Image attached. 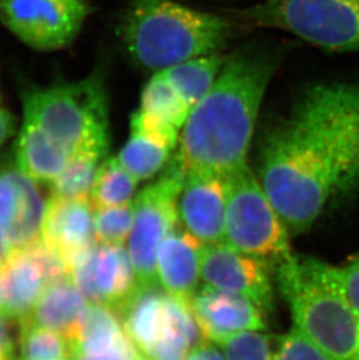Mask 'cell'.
I'll use <instances>...</instances> for the list:
<instances>
[{
    "label": "cell",
    "mask_w": 359,
    "mask_h": 360,
    "mask_svg": "<svg viewBox=\"0 0 359 360\" xmlns=\"http://www.w3.org/2000/svg\"><path fill=\"white\" fill-rule=\"evenodd\" d=\"M231 34L232 24L227 18L175 0H127L118 25L126 54L138 67L153 72L220 53Z\"/></svg>",
    "instance_id": "3"
},
{
    "label": "cell",
    "mask_w": 359,
    "mask_h": 360,
    "mask_svg": "<svg viewBox=\"0 0 359 360\" xmlns=\"http://www.w3.org/2000/svg\"><path fill=\"white\" fill-rule=\"evenodd\" d=\"M279 283L295 328L334 360H359V315L337 276V267L316 259L279 264Z\"/></svg>",
    "instance_id": "4"
},
{
    "label": "cell",
    "mask_w": 359,
    "mask_h": 360,
    "mask_svg": "<svg viewBox=\"0 0 359 360\" xmlns=\"http://www.w3.org/2000/svg\"><path fill=\"white\" fill-rule=\"evenodd\" d=\"M126 337L122 320L115 310L89 302L77 333L69 344L72 354H90L115 347Z\"/></svg>",
    "instance_id": "23"
},
{
    "label": "cell",
    "mask_w": 359,
    "mask_h": 360,
    "mask_svg": "<svg viewBox=\"0 0 359 360\" xmlns=\"http://www.w3.org/2000/svg\"><path fill=\"white\" fill-rule=\"evenodd\" d=\"M125 333L153 360H183L204 342L190 303L156 287L138 289L119 310Z\"/></svg>",
    "instance_id": "8"
},
{
    "label": "cell",
    "mask_w": 359,
    "mask_h": 360,
    "mask_svg": "<svg viewBox=\"0 0 359 360\" xmlns=\"http://www.w3.org/2000/svg\"><path fill=\"white\" fill-rule=\"evenodd\" d=\"M191 352L197 360H227L222 350H218L214 343L208 340L194 347Z\"/></svg>",
    "instance_id": "36"
},
{
    "label": "cell",
    "mask_w": 359,
    "mask_h": 360,
    "mask_svg": "<svg viewBox=\"0 0 359 360\" xmlns=\"http://www.w3.org/2000/svg\"><path fill=\"white\" fill-rule=\"evenodd\" d=\"M23 112V118L34 122L69 157L80 153L108 155L110 118L102 72H92L78 81L26 89Z\"/></svg>",
    "instance_id": "5"
},
{
    "label": "cell",
    "mask_w": 359,
    "mask_h": 360,
    "mask_svg": "<svg viewBox=\"0 0 359 360\" xmlns=\"http://www.w3.org/2000/svg\"><path fill=\"white\" fill-rule=\"evenodd\" d=\"M173 148L144 133L131 129L129 139L119 152V162L136 179L149 180L170 162Z\"/></svg>",
    "instance_id": "24"
},
{
    "label": "cell",
    "mask_w": 359,
    "mask_h": 360,
    "mask_svg": "<svg viewBox=\"0 0 359 360\" xmlns=\"http://www.w3.org/2000/svg\"><path fill=\"white\" fill-rule=\"evenodd\" d=\"M70 278L88 302L115 311L138 290L132 262L124 246L94 245L73 265Z\"/></svg>",
    "instance_id": "12"
},
{
    "label": "cell",
    "mask_w": 359,
    "mask_h": 360,
    "mask_svg": "<svg viewBox=\"0 0 359 360\" xmlns=\"http://www.w3.org/2000/svg\"><path fill=\"white\" fill-rule=\"evenodd\" d=\"M8 322L10 320L0 311V360H13L14 358L15 347Z\"/></svg>",
    "instance_id": "34"
},
{
    "label": "cell",
    "mask_w": 359,
    "mask_h": 360,
    "mask_svg": "<svg viewBox=\"0 0 359 360\" xmlns=\"http://www.w3.org/2000/svg\"><path fill=\"white\" fill-rule=\"evenodd\" d=\"M204 340L216 344L241 331L266 329L264 311L250 300L204 285L190 301Z\"/></svg>",
    "instance_id": "16"
},
{
    "label": "cell",
    "mask_w": 359,
    "mask_h": 360,
    "mask_svg": "<svg viewBox=\"0 0 359 360\" xmlns=\"http://www.w3.org/2000/svg\"><path fill=\"white\" fill-rule=\"evenodd\" d=\"M215 345L220 347L227 360H277L271 337L257 330L234 333Z\"/></svg>",
    "instance_id": "30"
},
{
    "label": "cell",
    "mask_w": 359,
    "mask_h": 360,
    "mask_svg": "<svg viewBox=\"0 0 359 360\" xmlns=\"http://www.w3.org/2000/svg\"><path fill=\"white\" fill-rule=\"evenodd\" d=\"M89 14L85 0H0V24L39 51L70 46Z\"/></svg>",
    "instance_id": "11"
},
{
    "label": "cell",
    "mask_w": 359,
    "mask_h": 360,
    "mask_svg": "<svg viewBox=\"0 0 359 360\" xmlns=\"http://www.w3.org/2000/svg\"><path fill=\"white\" fill-rule=\"evenodd\" d=\"M186 177V167L177 153L167 163L159 179L144 188L133 200V223L127 251L138 289L159 285L156 253L161 241L177 230V203Z\"/></svg>",
    "instance_id": "10"
},
{
    "label": "cell",
    "mask_w": 359,
    "mask_h": 360,
    "mask_svg": "<svg viewBox=\"0 0 359 360\" xmlns=\"http://www.w3.org/2000/svg\"><path fill=\"white\" fill-rule=\"evenodd\" d=\"M18 131L19 129L15 115L0 105V150L11 138L18 134Z\"/></svg>",
    "instance_id": "35"
},
{
    "label": "cell",
    "mask_w": 359,
    "mask_h": 360,
    "mask_svg": "<svg viewBox=\"0 0 359 360\" xmlns=\"http://www.w3.org/2000/svg\"><path fill=\"white\" fill-rule=\"evenodd\" d=\"M203 245L187 231H174L161 241L156 253V279L163 292L190 302L201 278Z\"/></svg>",
    "instance_id": "18"
},
{
    "label": "cell",
    "mask_w": 359,
    "mask_h": 360,
    "mask_svg": "<svg viewBox=\"0 0 359 360\" xmlns=\"http://www.w3.org/2000/svg\"><path fill=\"white\" fill-rule=\"evenodd\" d=\"M177 205L184 231L204 245L223 243L227 216V191L223 177L187 173Z\"/></svg>",
    "instance_id": "15"
},
{
    "label": "cell",
    "mask_w": 359,
    "mask_h": 360,
    "mask_svg": "<svg viewBox=\"0 0 359 360\" xmlns=\"http://www.w3.org/2000/svg\"><path fill=\"white\" fill-rule=\"evenodd\" d=\"M46 203L37 181L15 165L0 166V233L12 250L40 240Z\"/></svg>",
    "instance_id": "14"
},
{
    "label": "cell",
    "mask_w": 359,
    "mask_h": 360,
    "mask_svg": "<svg viewBox=\"0 0 359 360\" xmlns=\"http://www.w3.org/2000/svg\"><path fill=\"white\" fill-rule=\"evenodd\" d=\"M138 184L117 158H106L99 165L92 184L90 193L92 209L95 211L131 203Z\"/></svg>",
    "instance_id": "25"
},
{
    "label": "cell",
    "mask_w": 359,
    "mask_h": 360,
    "mask_svg": "<svg viewBox=\"0 0 359 360\" xmlns=\"http://www.w3.org/2000/svg\"><path fill=\"white\" fill-rule=\"evenodd\" d=\"M259 181L288 230H308L337 189L335 163L321 140L296 117L261 138Z\"/></svg>",
    "instance_id": "2"
},
{
    "label": "cell",
    "mask_w": 359,
    "mask_h": 360,
    "mask_svg": "<svg viewBox=\"0 0 359 360\" xmlns=\"http://www.w3.org/2000/svg\"><path fill=\"white\" fill-rule=\"evenodd\" d=\"M139 360H153V359H151V358H149V357H145V356H144V354H141V356H140Z\"/></svg>",
    "instance_id": "38"
},
{
    "label": "cell",
    "mask_w": 359,
    "mask_h": 360,
    "mask_svg": "<svg viewBox=\"0 0 359 360\" xmlns=\"http://www.w3.org/2000/svg\"><path fill=\"white\" fill-rule=\"evenodd\" d=\"M69 154L56 145L34 122L23 118L14 143V165L37 184H51L61 173Z\"/></svg>",
    "instance_id": "21"
},
{
    "label": "cell",
    "mask_w": 359,
    "mask_h": 360,
    "mask_svg": "<svg viewBox=\"0 0 359 360\" xmlns=\"http://www.w3.org/2000/svg\"><path fill=\"white\" fill-rule=\"evenodd\" d=\"M106 157L94 153L75 154L51 184V196L67 200H90L99 165Z\"/></svg>",
    "instance_id": "27"
},
{
    "label": "cell",
    "mask_w": 359,
    "mask_h": 360,
    "mask_svg": "<svg viewBox=\"0 0 359 360\" xmlns=\"http://www.w3.org/2000/svg\"><path fill=\"white\" fill-rule=\"evenodd\" d=\"M277 55L248 47L227 56L207 95L190 111L177 150L187 173L230 176L248 167L254 129Z\"/></svg>",
    "instance_id": "1"
},
{
    "label": "cell",
    "mask_w": 359,
    "mask_h": 360,
    "mask_svg": "<svg viewBox=\"0 0 359 360\" xmlns=\"http://www.w3.org/2000/svg\"><path fill=\"white\" fill-rule=\"evenodd\" d=\"M201 278L211 288L250 300L264 313L273 309V285L266 260L245 255L224 241L203 245Z\"/></svg>",
    "instance_id": "13"
},
{
    "label": "cell",
    "mask_w": 359,
    "mask_h": 360,
    "mask_svg": "<svg viewBox=\"0 0 359 360\" xmlns=\"http://www.w3.org/2000/svg\"><path fill=\"white\" fill-rule=\"evenodd\" d=\"M88 303L68 276L48 285L31 315L21 322L53 330L70 342L77 333Z\"/></svg>",
    "instance_id": "20"
},
{
    "label": "cell",
    "mask_w": 359,
    "mask_h": 360,
    "mask_svg": "<svg viewBox=\"0 0 359 360\" xmlns=\"http://www.w3.org/2000/svg\"><path fill=\"white\" fill-rule=\"evenodd\" d=\"M139 350L130 337L115 344V347L106 350L96 351L90 354H72L70 360H139Z\"/></svg>",
    "instance_id": "32"
},
{
    "label": "cell",
    "mask_w": 359,
    "mask_h": 360,
    "mask_svg": "<svg viewBox=\"0 0 359 360\" xmlns=\"http://www.w3.org/2000/svg\"><path fill=\"white\" fill-rule=\"evenodd\" d=\"M337 276L343 292L359 315V255L346 266L337 267Z\"/></svg>",
    "instance_id": "33"
},
{
    "label": "cell",
    "mask_w": 359,
    "mask_h": 360,
    "mask_svg": "<svg viewBox=\"0 0 359 360\" xmlns=\"http://www.w3.org/2000/svg\"><path fill=\"white\" fill-rule=\"evenodd\" d=\"M139 109L182 131L190 108L180 97L163 72H154L144 86Z\"/></svg>",
    "instance_id": "26"
},
{
    "label": "cell",
    "mask_w": 359,
    "mask_h": 360,
    "mask_svg": "<svg viewBox=\"0 0 359 360\" xmlns=\"http://www.w3.org/2000/svg\"><path fill=\"white\" fill-rule=\"evenodd\" d=\"M94 223L97 244L124 246L132 229L133 202L95 210Z\"/></svg>",
    "instance_id": "29"
},
{
    "label": "cell",
    "mask_w": 359,
    "mask_h": 360,
    "mask_svg": "<svg viewBox=\"0 0 359 360\" xmlns=\"http://www.w3.org/2000/svg\"><path fill=\"white\" fill-rule=\"evenodd\" d=\"M325 145L335 163L337 189H359V84L322 83L302 94L291 111Z\"/></svg>",
    "instance_id": "6"
},
{
    "label": "cell",
    "mask_w": 359,
    "mask_h": 360,
    "mask_svg": "<svg viewBox=\"0 0 359 360\" xmlns=\"http://www.w3.org/2000/svg\"><path fill=\"white\" fill-rule=\"evenodd\" d=\"M234 18L296 35L323 51H359V0H266Z\"/></svg>",
    "instance_id": "7"
},
{
    "label": "cell",
    "mask_w": 359,
    "mask_h": 360,
    "mask_svg": "<svg viewBox=\"0 0 359 360\" xmlns=\"http://www.w3.org/2000/svg\"><path fill=\"white\" fill-rule=\"evenodd\" d=\"M227 58L220 53L197 56L163 70V74L191 111L214 85Z\"/></svg>",
    "instance_id": "22"
},
{
    "label": "cell",
    "mask_w": 359,
    "mask_h": 360,
    "mask_svg": "<svg viewBox=\"0 0 359 360\" xmlns=\"http://www.w3.org/2000/svg\"><path fill=\"white\" fill-rule=\"evenodd\" d=\"M277 360H334L296 328L279 337Z\"/></svg>",
    "instance_id": "31"
},
{
    "label": "cell",
    "mask_w": 359,
    "mask_h": 360,
    "mask_svg": "<svg viewBox=\"0 0 359 360\" xmlns=\"http://www.w3.org/2000/svg\"><path fill=\"white\" fill-rule=\"evenodd\" d=\"M20 358L18 360H70V344L65 336L32 323H19Z\"/></svg>",
    "instance_id": "28"
},
{
    "label": "cell",
    "mask_w": 359,
    "mask_h": 360,
    "mask_svg": "<svg viewBox=\"0 0 359 360\" xmlns=\"http://www.w3.org/2000/svg\"><path fill=\"white\" fill-rule=\"evenodd\" d=\"M0 105H1V98H0Z\"/></svg>",
    "instance_id": "39"
},
{
    "label": "cell",
    "mask_w": 359,
    "mask_h": 360,
    "mask_svg": "<svg viewBox=\"0 0 359 360\" xmlns=\"http://www.w3.org/2000/svg\"><path fill=\"white\" fill-rule=\"evenodd\" d=\"M11 252H12L11 245L8 244V241L5 239V237L0 233V266L6 262V259L10 257Z\"/></svg>",
    "instance_id": "37"
},
{
    "label": "cell",
    "mask_w": 359,
    "mask_h": 360,
    "mask_svg": "<svg viewBox=\"0 0 359 360\" xmlns=\"http://www.w3.org/2000/svg\"><path fill=\"white\" fill-rule=\"evenodd\" d=\"M227 191L225 239L231 248L264 260L291 258L288 229L251 169L224 179Z\"/></svg>",
    "instance_id": "9"
},
{
    "label": "cell",
    "mask_w": 359,
    "mask_h": 360,
    "mask_svg": "<svg viewBox=\"0 0 359 360\" xmlns=\"http://www.w3.org/2000/svg\"><path fill=\"white\" fill-rule=\"evenodd\" d=\"M90 200L51 196L46 202L41 238L61 255L69 272L89 248L97 244Z\"/></svg>",
    "instance_id": "17"
},
{
    "label": "cell",
    "mask_w": 359,
    "mask_h": 360,
    "mask_svg": "<svg viewBox=\"0 0 359 360\" xmlns=\"http://www.w3.org/2000/svg\"><path fill=\"white\" fill-rule=\"evenodd\" d=\"M47 285L44 269L28 248L12 250L0 266V311L21 322L31 315Z\"/></svg>",
    "instance_id": "19"
}]
</instances>
